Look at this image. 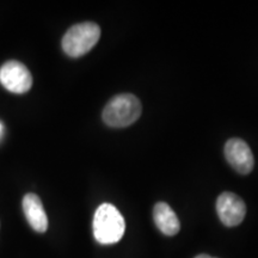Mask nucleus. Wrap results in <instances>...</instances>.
Listing matches in <instances>:
<instances>
[{"label": "nucleus", "mask_w": 258, "mask_h": 258, "mask_svg": "<svg viewBox=\"0 0 258 258\" xmlns=\"http://www.w3.org/2000/svg\"><path fill=\"white\" fill-rule=\"evenodd\" d=\"M124 219L115 206L103 203L97 208L93 217V235L99 244L111 245L123 237Z\"/></svg>", "instance_id": "nucleus-1"}, {"label": "nucleus", "mask_w": 258, "mask_h": 258, "mask_svg": "<svg viewBox=\"0 0 258 258\" xmlns=\"http://www.w3.org/2000/svg\"><path fill=\"white\" fill-rule=\"evenodd\" d=\"M143 105L138 97L132 93H121L112 97L103 110L105 124L112 128H124L133 124L140 117Z\"/></svg>", "instance_id": "nucleus-2"}, {"label": "nucleus", "mask_w": 258, "mask_h": 258, "mask_svg": "<svg viewBox=\"0 0 258 258\" xmlns=\"http://www.w3.org/2000/svg\"><path fill=\"white\" fill-rule=\"evenodd\" d=\"M101 37V28L92 22L73 25L62 38V49L71 57H79L89 53Z\"/></svg>", "instance_id": "nucleus-3"}, {"label": "nucleus", "mask_w": 258, "mask_h": 258, "mask_svg": "<svg viewBox=\"0 0 258 258\" xmlns=\"http://www.w3.org/2000/svg\"><path fill=\"white\" fill-rule=\"evenodd\" d=\"M0 83L10 92L25 93L31 89L32 77L25 64L11 60L0 69Z\"/></svg>", "instance_id": "nucleus-4"}, {"label": "nucleus", "mask_w": 258, "mask_h": 258, "mask_svg": "<svg viewBox=\"0 0 258 258\" xmlns=\"http://www.w3.org/2000/svg\"><path fill=\"white\" fill-rule=\"evenodd\" d=\"M225 157L228 164L240 175H247L253 169L254 159L249 145L239 138H232L225 145Z\"/></svg>", "instance_id": "nucleus-5"}, {"label": "nucleus", "mask_w": 258, "mask_h": 258, "mask_svg": "<svg viewBox=\"0 0 258 258\" xmlns=\"http://www.w3.org/2000/svg\"><path fill=\"white\" fill-rule=\"evenodd\" d=\"M217 212L220 221L227 227L241 224L246 214V206L239 196L233 192H222L217 200Z\"/></svg>", "instance_id": "nucleus-6"}, {"label": "nucleus", "mask_w": 258, "mask_h": 258, "mask_svg": "<svg viewBox=\"0 0 258 258\" xmlns=\"http://www.w3.org/2000/svg\"><path fill=\"white\" fill-rule=\"evenodd\" d=\"M23 212L34 231L44 233L48 228V217L36 194H27L23 199Z\"/></svg>", "instance_id": "nucleus-7"}, {"label": "nucleus", "mask_w": 258, "mask_h": 258, "mask_svg": "<svg viewBox=\"0 0 258 258\" xmlns=\"http://www.w3.org/2000/svg\"><path fill=\"white\" fill-rule=\"evenodd\" d=\"M154 224L161 233L165 235H176L180 230V222L176 213L165 202H158L153 208Z\"/></svg>", "instance_id": "nucleus-8"}, {"label": "nucleus", "mask_w": 258, "mask_h": 258, "mask_svg": "<svg viewBox=\"0 0 258 258\" xmlns=\"http://www.w3.org/2000/svg\"><path fill=\"white\" fill-rule=\"evenodd\" d=\"M195 258H215V257H212V256H208V254H199L198 257H195Z\"/></svg>", "instance_id": "nucleus-9"}, {"label": "nucleus", "mask_w": 258, "mask_h": 258, "mask_svg": "<svg viewBox=\"0 0 258 258\" xmlns=\"http://www.w3.org/2000/svg\"><path fill=\"white\" fill-rule=\"evenodd\" d=\"M2 133H3V124L0 123V135H2Z\"/></svg>", "instance_id": "nucleus-10"}]
</instances>
